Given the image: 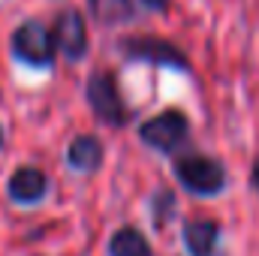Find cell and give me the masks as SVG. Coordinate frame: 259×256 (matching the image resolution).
I'll return each instance as SVG.
<instances>
[{
  "instance_id": "4fadbf2b",
  "label": "cell",
  "mask_w": 259,
  "mask_h": 256,
  "mask_svg": "<svg viewBox=\"0 0 259 256\" xmlns=\"http://www.w3.org/2000/svg\"><path fill=\"white\" fill-rule=\"evenodd\" d=\"M142 3H145L151 12H163V9L169 6V0H142Z\"/></svg>"
},
{
  "instance_id": "3957f363",
  "label": "cell",
  "mask_w": 259,
  "mask_h": 256,
  "mask_svg": "<svg viewBox=\"0 0 259 256\" xmlns=\"http://www.w3.org/2000/svg\"><path fill=\"white\" fill-rule=\"evenodd\" d=\"M12 55L27 66H49L55 61V39L42 21H24L12 33Z\"/></svg>"
},
{
  "instance_id": "ba28073f",
  "label": "cell",
  "mask_w": 259,
  "mask_h": 256,
  "mask_svg": "<svg viewBox=\"0 0 259 256\" xmlns=\"http://www.w3.org/2000/svg\"><path fill=\"white\" fill-rule=\"evenodd\" d=\"M217 238H220L217 220H187L184 223V244L190 256H214Z\"/></svg>"
},
{
  "instance_id": "8992f818",
  "label": "cell",
  "mask_w": 259,
  "mask_h": 256,
  "mask_svg": "<svg viewBox=\"0 0 259 256\" xmlns=\"http://www.w3.org/2000/svg\"><path fill=\"white\" fill-rule=\"evenodd\" d=\"M52 39H55V49H61L69 61H81L88 55V24H84V15L78 9L58 12L55 27H52Z\"/></svg>"
},
{
  "instance_id": "277c9868",
  "label": "cell",
  "mask_w": 259,
  "mask_h": 256,
  "mask_svg": "<svg viewBox=\"0 0 259 256\" xmlns=\"http://www.w3.org/2000/svg\"><path fill=\"white\" fill-rule=\"evenodd\" d=\"M187 133H190L187 118H184L178 109H169V112H163V115L145 121V124L139 127V139H142L148 148H154V151L172 154L178 145H184Z\"/></svg>"
},
{
  "instance_id": "30bf717a",
  "label": "cell",
  "mask_w": 259,
  "mask_h": 256,
  "mask_svg": "<svg viewBox=\"0 0 259 256\" xmlns=\"http://www.w3.org/2000/svg\"><path fill=\"white\" fill-rule=\"evenodd\" d=\"M109 256H154V250H151L148 238H145L139 229L124 226V229H118V232L112 235V241H109Z\"/></svg>"
},
{
  "instance_id": "5b68a950",
  "label": "cell",
  "mask_w": 259,
  "mask_h": 256,
  "mask_svg": "<svg viewBox=\"0 0 259 256\" xmlns=\"http://www.w3.org/2000/svg\"><path fill=\"white\" fill-rule=\"evenodd\" d=\"M121 52L130 61H145V64H160V66H175V69H190L187 55L172 46L169 39L160 36H133L121 42Z\"/></svg>"
},
{
  "instance_id": "9a60e30c",
  "label": "cell",
  "mask_w": 259,
  "mask_h": 256,
  "mask_svg": "<svg viewBox=\"0 0 259 256\" xmlns=\"http://www.w3.org/2000/svg\"><path fill=\"white\" fill-rule=\"evenodd\" d=\"M0 145H3V130H0Z\"/></svg>"
},
{
  "instance_id": "7c38bea8",
  "label": "cell",
  "mask_w": 259,
  "mask_h": 256,
  "mask_svg": "<svg viewBox=\"0 0 259 256\" xmlns=\"http://www.w3.org/2000/svg\"><path fill=\"white\" fill-rule=\"evenodd\" d=\"M172 205H175V199H172V193L169 190H160L154 196V202H151V208H154V217H157V226H163L166 223V217H169V211H172Z\"/></svg>"
},
{
  "instance_id": "6da1fadb",
  "label": "cell",
  "mask_w": 259,
  "mask_h": 256,
  "mask_svg": "<svg viewBox=\"0 0 259 256\" xmlns=\"http://www.w3.org/2000/svg\"><path fill=\"white\" fill-rule=\"evenodd\" d=\"M88 103L94 109V115L109 124V127H124L127 124V106L121 100V88L112 69H97L88 78Z\"/></svg>"
},
{
  "instance_id": "52a82bcc",
  "label": "cell",
  "mask_w": 259,
  "mask_h": 256,
  "mask_svg": "<svg viewBox=\"0 0 259 256\" xmlns=\"http://www.w3.org/2000/svg\"><path fill=\"white\" fill-rule=\"evenodd\" d=\"M46 190H49V178H46V172L36 169V166H21V169H15L12 178H9V184H6L9 199L18 202V205H33V202H39V199L46 196Z\"/></svg>"
},
{
  "instance_id": "7a4b0ae2",
  "label": "cell",
  "mask_w": 259,
  "mask_h": 256,
  "mask_svg": "<svg viewBox=\"0 0 259 256\" xmlns=\"http://www.w3.org/2000/svg\"><path fill=\"white\" fill-rule=\"evenodd\" d=\"M175 175L181 181L184 190L196 193V196H214L226 187V172L214 157L205 154H187L175 160Z\"/></svg>"
},
{
  "instance_id": "8fae6325",
  "label": "cell",
  "mask_w": 259,
  "mask_h": 256,
  "mask_svg": "<svg viewBox=\"0 0 259 256\" xmlns=\"http://www.w3.org/2000/svg\"><path fill=\"white\" fill-rule=\"evenodd\" d=\"M91 15L100 24H124L133 18V0H88Z\"/></svg>"
},
{
  "instance_id": "9c48e42d",
  "label": "cell",
  "mask_w": 259,
  "mask_h": 256,
  "mask_svg": "<svg viewBox=\"0 0 259 256\" xmlns=\"http://www.w3.org/2000/svg\"><path fill=\"white\" fill-rule=\"evenodd\" d=\"M66 160L78 172H97L100 163H103V145H100V139L97 136H78V139H72V145L66 151Z\"/></svg>"
},
{
  "instance_id": "5bb4252c",
  "label": "cell",
  "mask_w": 259,
  "mask_h": 256,
  "mask_svg": "<svg viewBox=\"0 0 259 256\" xmlns=\"http://www.w3.org/2000/svg\"><path fill=\"white\" fill-rule=\"evenodd\" d=\"M253 184H256V190H259V157L253 160Z\"/></svg>"
}]
</instances>
